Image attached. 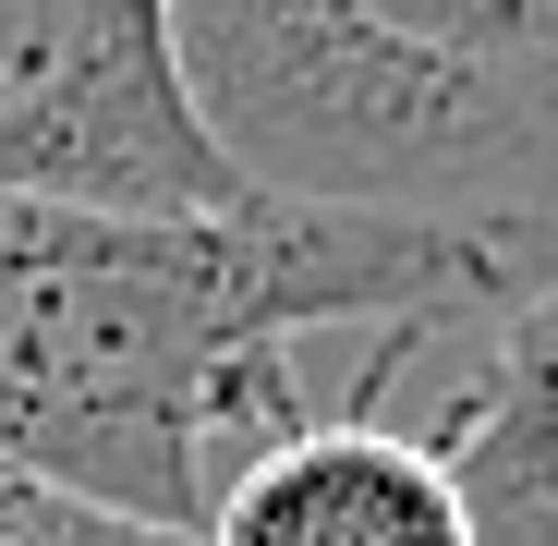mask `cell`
<instances>
[{
  "label": "cell",
  "mask_w": 558,
  "mask_h": 546,
  "mask_svg": "<svg viewBox=\"0 0 558 546\" xmlns=\"http://www.w3.org/2000/svg\"><path fill=\"white\" fill-rule=\"evenodd\" d=\"M546 255L328 207H37L0 195V486L195 546L219 498L304 437V328L498 316Z\"/></svg>",
  "instance_id": "1"
},
{
  "label": "cell",
  "mask_w": 558,
  "mask_h": 546,
  "mask_svg": "<svg viewBox=\"0 0 558 546\" xmlns=\"http://www.w3.org/2000/svg\"><path fill=\"white\" fill-rule=\"evenodd\" d=\"M170 49L243 195L558 267V0H170Z\"/></svg>",
  "instance_id": "2"
},
{
  "label": "cell",
  "mask_w": 558,
  "mask_h": 546,
  "mask_svg": "<svg viewBox=\"0 0 558 546\" xmlns=\"http://www.w3.org/2000/svg\"><path fill=\"white\" fill-rule=\"evenodd\" d=\"M0 195L37 207H231L170 0H0Z\"/></svg>",
  "instance_id": "3"
},
{
  "label": "cell",
  "mask_w": 558,
  "mask_h": 546,
  "mask_svg": "<svg viewBox=\"0 0 558 546\" xmlns=\"http://www.w3.org/2000/svg\"><path fill=\"white\" fill-rule=\"evenodd\" d=\"M195 546H474V534H461V498L425 437L352 413V425L279 437Z\"/></svg>",
  "instance_id": "4"
},
{
  "label": "cell",
  "mask_w": 558,
  "mask_h": 546,
  "mask_svg": "<svg viewBox=\"0 0 558 546\" xmlns=\"http://www.w3.org/2000/svg\"><path fill=\"white\" fill-rule=\"evenodd\" d=\"M437 474L474 546H558V280L486 316V364H474V401L449 413Z\"/></svg>",
  "instance_id": "5"
},
{
  "label": "cell",
  "mask_w": 558,
  "mask_h": 546,
  "mask_svg": "<svg viewBox=\"0 0 558 546\" xmlns=\"http://www.w3.org/2000/svg\"><path fill=\"white\" fill-rule=\"evenodd\" d=\"M0 546H158V534H122L98 510H61L37 486H0Z\"/></svg>",
  "instance_id": "6"
}]
</instances>
